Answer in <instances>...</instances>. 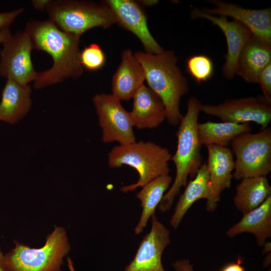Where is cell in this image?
Masks as SVG:
<instances>
[{
	"label": "cell",
	"instance_id": "obj_1",
	"mask_svg": "<svg viewBox=\"0 0 271 271\" xmlns=\"http://www.w3.org/2000/svg\"><path fill=\"white\" fill-rule=\"evenodd\" d=\"M25 29L31 38L33 49L45 52L53 60L50 69L38 72L34 84L36 89L62 82L68 78L77 79L82 74L80 36L61 30L49 19L31 20Z\"/></svg>",
	"mask_w": 271,
	"mask_h": 271
},
{
	"label": "cell",
	"instance_id": "obj_2",
	"mask_svg": "<svg viewBox=\"0 0 271 271\" xmlns=\"http://www.w3.org/2000/svg\"><path fill=\"white\" fill-rule=\"evenodd\" d=\"M134 56L143 68L149 87L162 100L168 123L179 125L184 116L180 110V100L189 92V86L177 65L175 53L172 50L158 54L137 51Z\"/></svg>",
	"mask_w": 271,
	"mask_h": 271
},
{
	"label": "cell",
	"instance_id": "obj_3",
	"mask_svg": "<svg viewBox=\"0 0 271 271\" xmlns=\"http://www.w3.org/2000/svg\"><path fill=\"white\" fill-rule=\"evenodd\" d=\"M187 105V112L176 132L177 150L171 160L175 165V178L158 205L162 212L170 209L182 187L186 186L188 177L193 179L203 164L202 145L197 133L198 116L202 104L197 98L193 96L188 99Z\"/></svg>",
	"mask_w": 271,
	"mask_h": 271
},
{
	"label": "cell",
	"instance_id": "obj_4",
	"mask_svg": "<svg viewBox=\"0 0 271 271\" xmlns=\"http://www.w3.org/2000/svg\"><path fill=\"white\" fill-rule=\"evenodd\" d=\"M172 156L168 149L154 142L136 141L114 146L108 154V164L111 168L127 165L137 170L139 176L138 181L120 188L122 192L127 193L143 187L157 177L168 175Z\"/></svg>",
	"mask_w": 271,
	"mask_h": 271
},
{
	"label": "cell",
	"instance_id": "obj_5",
	"mask_svg": "<svg viewBox=\"0 0 271 271\" xmlns=\"http://www.w3.org/2000/svg\"><path fill=\"white\" fill-rule=\"evenodd\" d=\"M14 242V248L4 254L8 271H62L63 258L71 250L66 230L62 226L55 227L41 248Z\"/></svg>",
	"mask_w": 271,
	"mask_h": 271
},
{
	"label": "cell",
	"instance_id": "obj_6",
	"mask_svg": "<svg viewBox=\"0 0 271 271\" xmlns=\"http://www.w3.org/2000/svg\"><path fill=\"white\" fill-rule=\"evenodd\" d=\"M49 20L61 30L81 36L95 27L107 28L116 24L114 14L104 2L50 1L46 7Z\"/></svg>",
	"mask_w": 271,
	"mask_h": 271
},
{
	"label": "cell",
	"instance_id": "obj_7",
	"mask_svg": "<svg viewBox=\"0 0 271 271\" xmlns=\"http://www.w3.org/2000/svg\"><path fill=\"white\" fill-rule=\"evenodd\" d=\"M236 180L266 177L271 171V127L255 133L246 132L234 138L230 143Z\"/></svg>",
	"mask_w": 271,
	"mask_h": 271
},
{
	"label": "cell",
	"instance_id": "obj_8",
	"mask_svg": "<svg viewBox=\"0 0 271 271\" xmlns=\"http://www.w3.org/2000/svg\"><path fill=\"white\" fill-rule=\"evenodd\" d=\"M3 45L0 51V75L22 85L35 81L38 72L31 60L33 47L28 32L25 29L19 31Z\"/></svg>",
	"mask_w": 271,
	"mask_h": 271
},
{
	"label": "cell",
	"instance_id": "obj_9",
	"mask_svg": "<svg viewBox=\"0 0 271 271\" xmlns=\"http://www.w3.org/2000/svg\"><path fill=\"white\" fill-rule=\"evenodd\" d=\"M201 111L217 117L222 122H254L260 125L262 130L267 127L271 121V99L263 95L230 99L217 105L202 104Z\"/></svg>",
	"mask_w": 271,
	"mask_h": 271
},
{
	"label": "cell",
	"instance_id": "obj_10",
	"mask_svg": "<svg viewBox=\"0 0 271 271\" xmlns=\"http://www.w3.org/2000/svg\"><path fill=\"white\" fill-rule=\"evenodd\" d=\"M92 101L102 130L103 142H117L125 145L136 141L129 112L119 100L112 94L101 93L95 95Z\"/></svg>",
	"mask_w": 271,
	"mask_h": 271
},
{
	"label": "cell",
	"instance_id": "obj_11",
	"mask_svg": "<svg viewBox=\"0 0 271 271\" xmlns=\"http://www.w3.org/2000/svg\"><path fill=\"white\" fill-rule=\"evenodd\" d=\"M151 230L140 242L133 259L124 271H165L162 255L171 242L170 231L155 214L151 216Z\"/></svg>",
	"mask_w": 271,
	"mask_h": 271
},
{
	"label": "cell",
	"instance_id": "obj_12",
	"mask_svg": "<svg viewBox=\"0 0 271 271\" xmlns=\"http://www.w3.org/2000/svg\"><path fill=\"white\" fill-rule=\"evenodd\" d=\"M104 2L112 11L116 24L136 35L143 44L146 52L158 54L164 51L151 34L146 14L139 2L132 0Z\"/></svg>",
	"mask_w": 271,
	"mask_h": 271
},
{
	"label": "cell",
	"instance_id": "obj_13",
	"mask_svg": "<svg viewBox=\"0 0 271 271\" xmlns=\"http://www.w3.org/2000/svg\"><path fill=\"white\" fill-rule=\"evenodd\" d=\"M190 16L193 19L208 20L223 32L227 45V53L222 68L223 74L226 79H232L235 75L239 54L244 45L253 35L251 31L235 20L229 21L226 17L211 15L198 8L191 11Z\"/></svg>",
	"mask_w": 271,
	"mask_h": 271
},
{
	"label": "cell",
	"instance_id": "obj_14",
	"mask_svg": "<svg viewBox=\"0 0 271 271\" xmlns=\"http://www.w3.org/2000/svg\"><path fill=\"white\" fill-rule=\"evenodd\" d=\"M206 147L211 193L206 208L208 211L212 212L217 207L221 193L230 187L234 163L233 155L228 147L216 145Z\"/></svg>",
	"mask_w": 271,
	"mask_h": 271
},
{
	"label": "cell",
	"instance_id": "obj_15",
	"mask_svg": "<svg viewBox=\"0 0 271 271\" xmlns=\"http://www.w3.org/2000/svg\"><path fill=\"white\" fill-rule=\"evenodd\" d=\"M208 3L214 8H202L201 10L211 15L230 17L248 28L253 35L271 42V9L250 10L234 4L219 0Z\"/></svg>",
	"mask_w": 271,
	"mask_h": 271
},
{
	"label": "cell",
	"instance_id": "obj_16",
	"mask_svg": "<svg viewBox=\"0 0 271 271\" xmlns=\"http://www.w3.org/2000/svg\"><path fill=\"white\" fill-rule=\"evenodd\" d=\"M129 112L133 127L155 128L166 119V110L161 98L151 88L143 84L133 97Z\"/></svg>",
	"mask_w": 271,
	"mask_h": 271
},
{
	"label": "cell",
	"instance_id": "obj_17",
	"mask_svg": "<svg viewBox=\"0 0 271 271\" xmlns=\"http://www.w3.org/2000/svg\"><path fill=\"white\" fill-rule=\"evenodd\" d=\"M271 63V42L252 35L238 56L235 74L248 83H256L259 73Z\"/></svg>",
	"mask_w": 271,
	"mask_h": 271
},
{
	"label": "cell",
	"instance_id": "obj_18",
	"mask_svg": "<svg viewBox=\"0 0 271 271\" xmlns=\"http://www.w3.org/2000/svg\"><path fill=\"white\" fill-rule=\"evenodd\" d=\"M145 80L144 70L132 51H123L121 63L112 77V95L120 100L133 97Z\"/></svg>",
	"mask_w": 271,
	"mask_h": 271
},
{
	"label": "cell",
	"instance_id": "obj_19",
	"mask_svg": "<svg viewBox=\"0 0 271 271\" xmlns=\"http://www.w3.org/2000/svg\"><path fill=\"white\" fill-rule=\"evenodd\" d=\"M32 88L7 79L2 91L0 103V120L13 124L23 118L29 111Z\"/></svg>",
	"mask_w": 271,
	"mask_h": 271
},
{
	"label": "cell",
	"instance_id": "obj_20",
	"mask_svg": "<svg viewBox=\"0 0 271 271\" xmlns=\"http://www.w3.org/2000/svg\"><path fill=\"white\" fill-rule=\"evenodd\" d=\"M244 232L254 235L258 246H261L271 236V196L260 205L244 214L237 223L226 231L229 237H234Z\"/></svg>",
	"mask_w": 271,
	"mask_h": 271
},
{
	"label": "cell",
	"instance_id": "obj_21",
	"mask_svg": "<svg viewBox=\"0 0 271 271\" xmlns=\"http://www.w3.org/2000/svg\"><path fill=\"white\" fill-rule=\"evenodd\" d=\"M175 207L170 221V225L176 229L187 211L196 201L201 199L208 200L211 187L207 162L203 163L196 176L188 182Z\"/></svg>",
	"mask_w": 271,
	"mask_h": 271
},
{
	"label": "cell",
	"instance_id": "obj_22",
	"mask_svg": "<svg viewBox=\"0 0 271 271\" xmlns=\"http://www.w3.org/2000/svg\"><path fill=\"white\" fill-rule=\"evenodd\" d=\"M271 196V186L266 177L246 178L236 187L233 200L236 208L243 214L260 205Z\"/></svg>",
	"mask_w": 271,
	"mask_h": 271
},
{
	"label": "cell",
	"instance_id": "obj_23",
	"mask_svg": "<svg viewBox=\"0 0 271 271\" xmlns=\"http://www.w3.org/2000/svg\"><path fill=\"white\" fill-rule=\"evenodd\" d=\"M251 129L249 123L207 121L197 124L200 143L206 147L216 145L228 147L234 138L242 133L250 132Z\"/></svg>",
	"mask_w": 271,
	"mask_h": 271
},
{
	"label": "cell",
	"instance_id": "obj_24",
	"mask_svg": "<svg viewBox=\"0 0 271 271\" xmlns=\"http://www.w3.org/2000/svg\"><path fill=\"white\" fill-rule=\"evenodd\" d=\"M172 182V178L169 175L159 176L142 187L137 194V197L141 202L142 211L139 222L134 228L136 234H140L143 232L150 218L155 214L156 207Z\"/></svg>",
	"mask_w": 271,
	"mask_h": 271
},
{
	"label": "cell",
	"instance_id": "obj_25",
	"mask_svg": "<svg viewBox=\"0 0 271 271\" xmlns=\"http://www.w3.org/2000/svg\"><path fill=\"white\" fill-rule=\"evenodd\" d=\"M187 68L198 83L208 81L212 77L214 66L211 59L205 55H195L188 58Z\"/></svg>",
	"mask_w": 271,
	"mask_h": 271
},
{
	"label": "cell",
	"instance_id": "obj_26",
	"mask_svg": "<svg viewBox=\"0 0 271 271\" xmlns=\"http://www.w3.org/2000/svg\"><path fill=\"white\" fill-rule=\"evenodd\" d=\"M80 61L83 68L90 71L99 69L105 64V55L100 47L92 43L80 51Z\"/></svg>",
	"mask_w": 271,
	"mask_h": 271
},
{
	"label": "cell",
	"instance_id": "obj_27",
	"mask_svg": "<svg viewBox=\"0 0 271 271\" xmlns=\"http://www.w3.org/2000/svg\"><path fill=\"white\" fill-rule=\"evenodd\" d=\"M256 83L260 86L262 95L267 99H271V63L259 73Z\"/></svg>",
	"mask_w": 271,
	"mask_h": 271
},
{
	"label": "cell",
	"instance_id": "obj_28",
	"mask_svg": "<svg viewBox=\"0 0 271 271\" xmlns=\"http://www.w3.org/2000/svg\"><path fill=\"white\" fill-rule=\"evenodd\" d=\"M24 11L23 8L8 12L0 13V30L8 29L16 18Z\"/></svg>",
	"mask_w": 271,
	"mask_h": 271
},
{
	"label": "cell",
	"instance_id": "obj_29",
	"mask_svg": "<svg viewBox=\"0 0 271 271\" xmlns=\"http://www.w3.org/2000/svg\"><path fill=\"white\" fill-rule=\"evenodd\" d=\"M172 265L176 271H194L188 259L178 260Z\"/></svg>",
	"mask_w": 271,
	"mask_h": 271
},
{
	"label": "cell",
	"instance_id": "obj_30",
	"mask_svg": "<svg viewBox=\"0 0 271 271\" xmlns=\"http://www.w3.org/2000/svg\"><path fill=\"white\" fill-rule=\"evenodd\" d=\"M241 260L239 259L238 262H233L226 265L220 271H245L244 267L240 264Z\"/></svg>",
	"mask_w": 271,
	"mask_h": 271
},
{
	"label": "cell",
	"instance_id": "obj_31",
	"mask_svg": "<svg viewBox=\"0 0 271 271\" xmlns=\"http://www.w3.org/2000/svg\"><path fill=\"white\" fill-rule=\"evenodd\" d=\"M49 0H34L32 1L33 6L36 9L40 11L46 10Z\"/></svg>",
	"mask_w": 271,
	"mask_h": 271
},
{
	"label": "cell",
	"instance_id": "obj_32",
	"mask_svg": "<svg viewBox=\"0 0 271 271\" xmlns=\"http://www.w3.org/2000/svg\"><path fill=\"white\" fill-rule=\"evenodd\" d=\"M12 35L10 28L0 30V43L3 44Z\"/></svg>",
	"mask_w": 271,
	"mask_h": 271
},
{
	"label": "cell",
	"instance_id": "obj_33",
	"mask_svg": "<svg viewBox=\"0 0 271 271\" xmlns=\"http://www.w3.org/2000/svg\"><path fill=\"white\" fill-rule=\"evenodd\" d=\"M0 271H8L4 261V254L0 247Z\"/></svg>",
	"mask_w": 271,
	"mask_h": 271
},
{
	"label": "cell",
	"instance_id": "obj_34",
	"mask_svg": "<svg viewBox=\"0 0 271 271\" xmlns=\"http://www.w3.org/2000/svg\"><path fill=\"white\" fill-rule=\"evenodd\" d=\"M262 246H263L262 251V254H265L270 252L271 243L270 241L265 242Z\"/></svg>",
	"mask_w": 271,
	"mask_h": 271
},
{
	"label": "cell",
	"instance_id": "obj_35",
	"mask_svg": "<svg viewBox=\"0 0 271 271\" xmlns=\"http://www.w3.org/2000/svg\"><path fill=\"white\" fill-rule=\"evenodd\" d=\"M158 2V1L155 0H146L140 1L139 3L142 5H144L147 6H151L156 4Z\"/></svg>",
	"mask_w": 271,
	"mask_h": 271
},
{
	"label": "cell",
	"instance_id": "obj_36",
	"mask_svg": "<svg viewBox=\"0 0 271 271\" xmlns=\"http://www.w3.org/2000/svg\"><path fill=\"white\" fill-rule=\"evenodd\" d=\"M68 266L70 271H75L73 263L70 257L67 258Z\"/></svg>",
	"mask_w": 271,
	"mask_h": 271
},
{
	"label": "cell",
	"instance_id": "obj_37",
	"mask_svg": "<svg viewBox=\"0 0 271 271\" xmlns=\"http://www.w3.org/2000/svg\"><path fill=\"white\" fill-rule=\"evenodd\" d=\"M269 262H270V252L268 253L266 257H265L264 259V263L265 266H266V265L269 264Z\"/></svg>",
	"mask_w": 271,
	"mask_h": 271
}]
</instances>
